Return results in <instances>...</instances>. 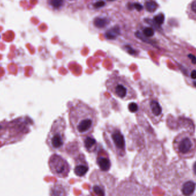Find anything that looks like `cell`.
Here are the masks:
<instances>
[{
  "instance_id": "6da1fadb",
  "label": "cell",
  "mask_w": 196,
  "mask_h": 196,
  "mask_svg": "<svg viewBox=\"0 0 196 196\" xmlns=\"http://www.w3.org/2000/svg\"><path fill=\"white\" fill-rule=\"evenodd\" d=\"M164 196H196V176L184 160H175L160 174Z\"/></svg>"
},
{
  "instance_id": "7a4b0ae2",
  "label": "cell",
  "mask_w": 196,
  "mask_h": 196,
  "mask_svg": "<svg viewBox=\"0 0 196 196\" xmlns=\"http://www.w3.org/2000/svg\"><path fill=\"white\" fill-rule=\"evenodd\" d=\"M68 118L74 134L82 137L91 135L98 123L97 112L81 101L70 107Z\"/></svg>"
},
{
  "instance_id": "3957f363",
  "label": "cell",
  "mask_w": 196,
  "mask_h": 196,
  "mask_svg": "<svg viewBox=\"0 0 196 196\" xmlns=\"http://www.w3.org/2000/svg\"><path fill=\"white\" fill-rule=\"evenodd\" d=\"M103 137L118 162L121 164L126 163L125 140L120 129L112 125L107 124L103 130Z\"/></svg>"
},
{
  "instance_id": "277c9868",
  "label": "cell",
  "mask_w": 196,
  "mask_h": 196,
  "mask_svg": "<svg viewBox=\"0 0 196 196\" xmlns=\"http://www.w3.org/2000/svg\"><path fill=\"white\" fill-rule=\"evenodd\" d=\"M105 85L109 92L124 101L137 98L136 91L123 76L116 74H111L107 79Z\"/></svg>"
},
{
  "instance_id": "5b68a950",
  "label": "cell",
  "mask_w": 196,
  "mask_h": 196,
  "mask_svg": "<svg viewBox=\"0 0 196 196\" xmlns=\"http://www.w3.org/2000/svg\"><path fill=\"white\" fill-rule=\"evenodd\" d=\"M173 147L180 160L192 159L196 154V137L190 132H181L174 137Z\"/></svg>"
},
{
  "instance_id": "8992f818",
  "label": "cell",
  "mask_w": 196,
  "mask_h": 196,
  "mask_svg": "<svg viewBox=\"0 0 196 196\" xmlns=\"http://www.w3.org/2000/svg\"><path fill=\"white\" fill-rule=\"evenodd\" d=\"M116 180L111 175L101 170H95L90 177L91 189L98 196H111L115 187Z\"/></svg>"
},
{
  "instance_id": "52a82bcc",
  "label": "cell",
  "mask_w": 196,
  "mask_h": 196,
  "mask_svg": "<svg viewBox=\"0 0 196 196\" xmlns=\"http://www.w3.org/2000/svg\"><path fill=\"white\" fill-rule=\"evenodd\" d=\"M65 120L59 117L53 123L47 137V144L50 151L59 152L63 150L65 142Z\"/></svg>"
},
{
  "instance_id": "ba28073f",
  "label": "cell",
  "mask_w": 196,
  "mask_h": 196,
  "mask_svg": "<svg viewBox=\"0 0 196 196\" xmlns=\"http://www.w3.org/2000/svg\"><path fill=\"white\" fill-rule=\"evenodd\" d=\"M111 196H152L149 189L135 178L129 177L115 187Z\"/></svg>"
},
{
  "instance_id": "9c48e42d",
  "label": "cell",
  "mask_w": 196,
  "mask_h": 196,
  "mask_svg": "<svg viewBox=\"0 0 196 196\" xmlns=\"http://www.w3.org/2000/svg\"><path fill=\"white\" fill-rule=\"evenodd\" d=\"M48 165L51 172L59 178L67 177L70 172V166L67 161L57 154L50 157Z\"/></svg>"
},
{
  "instance_id": "30bf717a",
  "label": "cell",
  "mask_w": 196,
  "mask_h": 196,
  "mask_svg": "<svg viewBox=\"0 0 196 196\" xmlns=\"http://www.w3.org/2000/svg\"><path fill=\"white\" fill-rule=\"evenodd\" d=\"M141 108L153 123H159L162 116V109L159 102L155 99L148 98L142 101Z\"/></svg>"
},
{
  "instance_id": "8fae6325",
  "label": "cell",
  "mask_w": 196,
  "mask_h": 196,
  "mask_svg": "<svg viewBox=\"0 0 196 196\" xmlns=\"http://www.w3.org/2000/svg\"><path fill=\"white\" fill-rule=\"evenodd\" d=\"M75 160V174L79 177H82L85 176L88 171V165L86 161L85 156L82 153L77 154L74 157Z\"/></svg>"
},
{
  "instance_id": "7c38bea8",
  "label": "cell",
  "mask_w": 196,
  "mask_h": 196,
  "mask_svg": "<svg viewBox=\"0 0 196 196\" xmlns=\"http://www.w3.org/2000/svg\"><path fill=\"white\" fill-rule=\"evenodd\" d=\"M97 163L102 172H106L110 169L111 162L107 152L103 149L98 151Z\"/></svg>"
},
{
  "instance_id": "4fadbf2b",
  "label": "cell",
  "mask_w": 196,
  "mask_h": 196,
  "mask_svg": "<svg viewBox=\"0 0 196 196\" xmlns=\"http://www.w3.org/2000/svg\"><path fill=\"white\" fill-rule=\"evenodd\" d=\"M84 147L89 153H93L97 151L98 147L96 140L91 135L82 137Z\"/></svg>"
},
{
  "instance_id": "5bb4252c",
  "label": "cell",
  "mask_w": 196,
  "mask_h": 196,
  "mask_svg": "<svg viewBox=\"0 0 196 196\" xmlns=\"http://www.w3.org/2000/svg\"><path fill=\"white\" fill-rule=\"evenodd\" d=\"M187 12L189 17L196 20V0L192 1L188 5Z\"/></svg>"
},
{
  "instance_id": "9a60e30c",
  "label": "cell",
  "mask_w": 196,
  "mask_h": 196,
  "mask_svg": "<svg viewBox=\"0 0 196 196\" xmlns=\"http://www.w3.org/2000/svg\"><path fill=\"white\" fill-rule=\"evenodd\" d=\"M52 196H65V190L60 185H56L53 186L52 190Z\"/></svg>"
},
{
  "instance_id": "2e32d148",
  "label": "cell",
  "mask_w": 196,
  "mask_h": 196,
  "mask_svg": "<svg viewBox=\"0 0 196 196\" xmlns=\"http://www.w3.org/2000/svg\"><path fill=\"white\" fill-rule=\"evenodd\" d=\"M145 7L148 12H153L158 8V4L154 1H147L145 3Z\"/></svg>"
},
{
  "instance_id": "e0dca14e",
  "label": "cell",
  "mask_w": 196,
  "mask_h": 196,
  "mask_svg": "<svg viewBox=\"0 0 196 196\" xmlns=\"http://www.w3.org/2000/svg\"><path fill=\"white\" fill-rule=\"evenodd\" d=\"M64 2V1H49L50 5L55 9H59L60 8L61 6L63 5V3Z\"/></svg>"
},
{
  "instance_id": "ac0fdd59",
  "label": "cell",
  "mask_w": 196,
  "mask_h": 196,
  "mask_svg": "<svg viewBox=\"0 0 196 196\" xmlns=\"http://www.w3.org/2000/svg\"><path fill=\"white\" fill-rule=\"evenodd\" d=\"M107 24V21L103 18H98L95 20V25L98 27H104Z\"/></svg>"
},
{
  "instance_id": "d6986e66",
  "label": "cell",
  "mask_w": 196,
  "mask_h": 196,
  "mask_svg": "<svg viewBox=\"0 0 196 196\" xmlns=\"http://www.w3.org/2000/svg\"><path fill=\"white\" fill-rule=\"evenodd\" d=\"M154 20L157 24H162L163 23L164 20H165L164 15L162 13H160L159 14H158V15H157L154 17Z\"/></svg>"
},
{
  "instance_id": "ffe728a7",
  "label": "cell",
  "mask_w": 196,
  "mask_h": 196,
  "mask_svg": "<svg viewBox=\"0 0 196 196\" xmlns=\"http://www.w3.org/2000/svg\"><path fill=\"white\" fill-rule=\"evenodd\" d=\"M143 34L147 37L153 36L154 35V29L152 28H150V27L145 28L143 29Z\"/></svg>"
},
{
  "instance_id": "44dd1931",
  "label": "cell",
  "mask_w": 196,
  "mask_h": 196,
  "mask_svg": "<svg viewBox=\"0 0 196 196\" xmlns=\"http://www.w3.org/2000/svg\"><path fill=\"white\" fill-rule=\"evenodd\" d=\"M128 108H129V110H130L131 112L135 113L138 110V106L136 104H135L134 102H131L130 104H129L128 106Z\"/></svg>"
},
{
  "instance_id": "7402d4cb",
  "label": "cell",
  "mask_w": 196,
  "mask_h": 196,
  "mask_svg": "<svg viewBox=\"0 0 196 196\" xmlns=\"http://www.w3.org/2000/svg\"><path fill=\"white\" fill-rule=\"evenodd\" d=\"M105 5V2H103V1H99V2H97L95 4H94V6L97 8H100L102 7L103 5Z\"/></svg>"
},
{
  "instance_id": "603a6c76",
  "label": "cell",
  "mask_w": 196,
  "mask_h": 196,
  "mask_svg": "<svg viewBox=\"0 0 196 196\" xmlns=\"http://www.w3.org/2000/svg\"><path fill=\"white\" fill-rule=\"evenodd\" d=\"M189 58L191 59V61L193 64H196V57L195 55L190 54L189 55Z\"/></svg>"
},
{
  "instance_id": "cb8c5ba5",
  "label": "cell",
  "mask_w": 196,
  "mask_h": 196,
  "mask_svg": "<svg viewBox=\"0 0 196 196\" xmlns=\"http://www.w3.org/2000/svg\"><path fill=\"white\" fill-rule=\"evenodd\" d=\"M192 171L193 172V173L195 174V175L196 176V160L194 163H193V168H192Z\"/></svg>"
},
{
  "instance_id": "d4e9b609",
  "label": "cell",
  "mask_w": 196,
  "mask_h": 196,
  "mask_svg": "<svg viewBox=\"0 0 196 196\" xmlns=\"http://www.w3.org/2000/svg\"><path fill=\"white\" fill-rule=\"evenodd\" d=\"M191 77L193 79H196V70H193L192 71V73H191Z\"/></svg>"
},
{
  "instance_id": "484cf974",
  "label": "cell",
  "mask_w": 196,
  "mask_h": 196,
  "mask_svg": "<svg viewBox=\"0 0 196 196\" xmlns=\"http://www.w3.org/2000/svg\"><path fill=\"white\" fill-rule=\"evenodd\" d=\"M194 85H195V86H196V82H194Z\"/></svg>"
},
{
  "instance_id": "4316f807",
  "label": "cell",
  "mask_w": 196,
  "mask_h": 196,
  "mask_svg": "<svg viewBox=\"0 0 196 196\" xmlns=\"http://www.w3.org/2000/svg\"><path fill=\"white\" fill-rule=\"evenodd\" d=\"M90 196V195H87V196Z\"/></svg>"
}]
</instances>
